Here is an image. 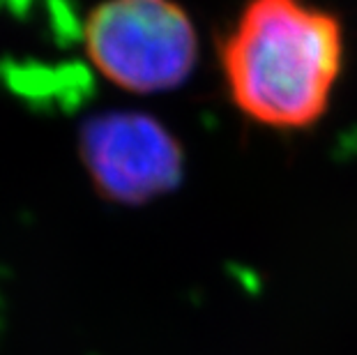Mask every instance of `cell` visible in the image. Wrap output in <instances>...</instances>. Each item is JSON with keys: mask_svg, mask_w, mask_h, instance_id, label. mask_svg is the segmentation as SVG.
Instances as JSON below:
<instances>
[{"mask_svg": "<svg viewBox=\"0 0 357 355\" xmlns=\"http://www.w3.org/2000/svg\"><path fill=\"white\" fill-rule=\"evenodd\" d=\"M341 63V21L302 0H249L222 42L235 107L277 130H302L323 118Z\"/></svg>", "mask_w": 357, "mask_h": 355, "instance_id": "6da1fadb", "label": "cell"}, {"mask_svg": "<svg viewBox=\"0 0 357 355\" xmlns=\"http://www.w3.org/2000/svg\"><path fill=\"white\" fill-rule=\"evenodd\" d=\"M86 54L132 93L178 88L196 65L194 24L176 0H104L88 14Z\"/></svg>", "mask_w": 357, "mask_h": 355, "instance_id": "7a4b0ae2", "label": "cell"}, {"mask_svg": "<svg viewBox=\"0 0 357 355\" xmlns=\"http://www.w3.org/2000/svg\"><path fill=\"white\" fill-rule=\"evenodd\" d=\"M79 150L95 190L120 206L148 203L182 180L180 141L141 111H106L86 120Z\"/></svg>", "mask_w": 357, "mask_h": 355, "instance_id": "3957f363", "label": "cell"}]
</instances>
